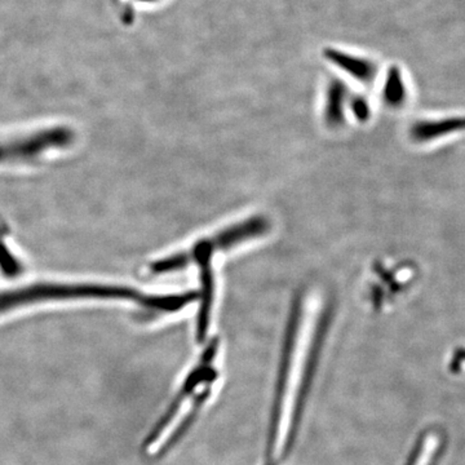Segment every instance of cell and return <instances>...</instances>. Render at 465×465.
I'll return each mask as SVG.
<instances>
[{
  "instance_id": "4",
  "label": "cell",
  "mask_w": 465,
  "mask_h": 465,
  "mask_svg": "<svg viewBox=\"0 0 465 465\" xmlns=\"http://www.w3.org/2000/svg\"><path fill=\"white\" fill-rule=\"evenodd\" d=\"M75 140L74 130L66 125L0 136V164L35 163L52 152L69 149Z\"/></svg>"
},
{
  "instance_id": "10",
  "label": "cell",
  "mask_w": 465,
  "mask_h": 465,
  "mask_svg": "<svg viewBox=\"0 0 465 465\" xmlns=\"http://www.w3.org/2000/svg\"><path fill=\"white\" fill-rule=\"evenodd\" d=\"M406 96V85L399 67H391L382 90L384 103L391 108H401L405 104Z\"/></svg>"
},
{
  "instance_id": "8",
  "label": "cell",
  "mask_w": 465,
  "mask_h": 465,
  "mask_svg": "<svg viewBox=\"0 0 465 465\" xmlns=\"http://www.w3.org/2000/svg\"><path fill=\"white\" fill-rule=\"evenodd\" d=\"M465 131V116H450L440 121H421L410 128V139L415 143H430Z\"/></svg>"
},
{
  "instance_id": "3",
  "label": "cell",
  "mask_w": 465,
  "mask_h": 465,
  "mask_svg": "<svg viewBox=\"0 0 465 465\" xmlns=\"http://www.w3.org/2000/svg\"><path fill=\"white\" fill-rule=\"evenodd\" d=\"M216 251L208 238L198 241L193 244L191 250L173 253L167 258H162L152 262L149 266L150 273L155 275L170 274L183 271L189 265L200 266L201 291L200 311L197 314V341L203 342L207 339L210 329L211 313H213V298H215V280H213V256Z\"/></svg>"
},
{
  "instance_id": "2",
  "label": "cell",
  "mask_w": 465,
  "mask_h": 465,
  "mask_svg": "<svg viewBox=\"0 0 465 465\" xmlns=\"http://www.w3.org/2000/svg\"><path fill=\"white\" fill-rule=\"evenodd\" d=\"M219 339L215 338L208 342L200 363L193 367L185 376L166 412L143 440V452L149 458L163 457L170 451L183 434L188 432L193 421L210 400L219 378V371L213 366V361L219 354Z\"/></svg>"
},
{
  "instance_id": "13",
  "label": "cell",
  "mask_w": 465,
  "mask_h": 465,
  "mask_svg": "<svg viewBox=\"0 0 465 465\" xmlns=\"http://www.w3.org/2000/svg\"><path fill=\"white\" fill-rule=\"evenodd\" d=\"M140 2H157V0H140Z\"/></svg>"
},
{
  "instance_id": "7",
  "label": "cell",
  "mask_w": 465,
  "mask_h": 465,
  "mask_svg": "<svg viewBox=\"0 0 465 465\" xmlns=\"http://www.w3.org/2000/svg\"><path fill=\"white\" fill-rule=\"evenodd\" d=\"M445 448V434L439 428H430L419 437L406 465H437Z\"/></svg>"
},
{
  "instance_id": "11",
  "label": "cell",
  "mask_w": 465,
  "mask_h": 465,
  "mask_svg": "<svg viewBox=\"0 0 465 465\" xmlns=\"http://www.w3.org/2000/svg\"><path fill=\"white\" fill-rule=\"evenodd\" d=\"M351 109L353 115L356 116L357 121L366 122L371 116V110H370L369 103L365 97L353 96L351 100Z\"/></svg>"
},
{
  "instance_id": "1",
  "label": "cell",
  "mask_w": 465,
  "mask_h": 465,
  "mask_svg": "<svg viewBox=\"0 0 465 465\" xmlns=\"http://www.w3.org/2000/svg\"><path fill=\"white\" fill-rule=\"evenodd\" d=\"M130 302L139 305L143 317H158L163 314L177 313L185 307V298L182 293L167 295H149L134 287L122 284L96 282H36L8 291H0V316L30 307V305L48 304V302Z\"/></svg>"
},
{
  "instance_id": "6",
  "label": "cell",
  "mask_w": 465,
  "mask_h": 465,
  "mask_svg": "<svg viewBox=\"0 0 465 465\" xmlns=\"http://www.w3.org/2000/svg\"><path fill=\"white\" fill-rule=\"evenodd\" d=\"M324 57L333 65L341 69L342 72L353 76L361 84H374L376 74H378V67L367 58L354 56V54H349L344 51L332 50V48L324 51Z\"/></svg>"
},
{
  "instance_id": "12",
  "label": "cell",
  "mask_w": 465,
  "mask_h": 465,
  "mask_svg": "<svg viewBox=\"0 0 465 465\" xmlns=\"http://www.w3.org/2000/svg\"><path fill=\"white\" fill-rule=\"evenodd\" d=\"M465 366V349H457L452 354L451 358V370L452 371H459Z\"/></svg>"
},
{
  "instance_id": "5",
  "label": "cell",
  "mask_w": 465,
  "mask_h": 465,
  "mask_svg": "<svg viewBox=\"0 0 465 465\" xmlns=\"http://www.w3.org/2000/svg\"><path fill=\"white\" fill-rule=\"evenodd\" d=\"M271 222L265 216L258 215L223 229L208 238L216 252L229 251L246 242L262 237L271 231Z\"/></svg>"
},
{
  "instance_id": "9",
  "label": "cell",
  "mask_w": 465,
  "mask_h": 465,
  "mask_svg": "<svg viewBox=\"0 0 465 465\" xmlns=\"http://www.w3.org/2000/svg\"><path fill=\"white\" fill-rule=\"evenodd\" d=\"M348 90L339 79L330 82L327 88L326 106H324V121L332 130L341 128L345 122V104H347Z\"/></svg>"
}]
</instances>
